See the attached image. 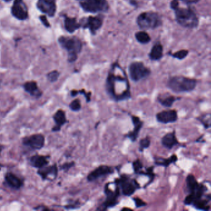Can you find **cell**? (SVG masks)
<instances>
[{
    "instance_id": "cell-1",
    "label": "cell",
    "mask_w": 211,
    "mask_h": 211,
    "mask_svg": "<svg viewBox=\"0 0 211 211\" xmlns=\"http://www.w3.org/2000/svg\"><path fill=\"white\" fill-rule=\"evenodd\" d=\"M105 89L110 97L116 102L126 100L131 97L126 74L118 62L112 65L108 72Z\"/></svg>"
},
{
    "instance_id": "cell-2",
    "label": "cell",
    "mask_w": 211,
    "mask_h": 211,
    "mask_svg": "<svg viewBox=\"0 0 211 211\" xmlns=\"http://www.w3.org/2000/svg\"><path fill=\"white\" fill-rule=\"evenodd\" d=\"M187 0H172L170 7L173 10L176 22L182 27L194 29L199 24V19Z\"/></svg>"
},
{
    "instance_id": "cell-3",
    "label": "cell",
    "mask_w": 211,
    "mask_h": 211,
    "mask_svg": "<svg viewBox=\"0 0 211 211\" xmlns=\"http://www.w3.org/2000/svg\"><path fill=\"white\" fill-rule=\"evenodd\" d=\"M207 188L202 183H199L198 186L193 190L188 192L184 204L186 206H191L197 210L207 211L210 210V194H206Z\"/></svg>"
},
{
    "instance_id": "cell-4",
    "label": "cell",
    "mask_w": 211,
    "mask_h": 211,
    "mask_svg": "<svg viewBox=\"0 0 211 211\" xmlns=\"http://www.w3.org/2000/svg\"><path fill=\"white\" fill-rule=\"evenodd\" d=\"M197 86L195 79L183 76H176L170 78L168 80L167 87L175 93L189 92L194 91Z\"/></svg>"
},
{
    "instance_id": "cell-5",
    "label": "cell",
    "mask_w": 211,
    "mask_h": 211,
    "mask_svg": "<svg viewBox=\"0 0 211 211\" xmlns=\"http://www.w3.org/2000/svg\"><path fill=\"white\" fill-rule=\"evenodd\" d=\"M58 41L61 46L68 53V61L70 63L74 62L83 47L81 41L77 37H61Z\"/></svg>"
},
{
    "instance_id": "cell-6",
    "label": "cell",
    "mask_w": 211,
    "mask_h": 211,
    "mask_svg": "<svg viewBox=\"0 0 211 211\" xmlns=\"http://www.w3.org/2000/svg\"><path fill=\"white\" fill-rule=\"evenodd\" d=\"M136 23L141 29H155L162 25V20L158 13L148 11L141 13L136 19Z\"/></svg>"
},
{
    "instance_id": "cell-7",
    "label": "cell",
    "mask_w": 211,
    "mask_h": 211,
    "mask_svg": "<svg viewBox=\"0 0 211 211\" xmlns=\"http://www.w3.org/2000/svg\"><path fill=\"white\" fill-rule=\"evenodd\" d=\"M115 184L118 186L121 194L125 196H131L141 188L139 184L135 179L126 175H122L115 180Z\"/></svg>"
},
{
    "instance_id": "cell-8",
    "label": "cell",
    "mask_w": 211,
    "mask_h": 211,
    "mask_svg": "<svg viewBox=\"0 0 211 211\" xmlns=\"http://www.w3.org/2000/svg\"><path fill=\"white\" fill-rule=\"evenodd\" d=\"M83 9L87 12H106L109 9L107 0H78Z\"/></svg>"
},
{
    "instance_id": "cell-9",
    "label": "cell",
    "mask_w": 211,
    "mask_h": 211,
    "mask_svg": "<svg viewBox=\"0 0 211 211\" xmlns=\"http://www.w3.org/2000/svg\"><path fill=\"white\" fill-rule=\"evenodd\" d=\"M128 71L129 77L134 82H138L149 77L151 71L144 64L140 61H135L129 66Z\"/></svg>"
},
{
    "instance_id": "cell-10",
    "label": "cell",
    "mask_w": 211,
    "mask_h": 211,
    "mask_svg": "<svg viewBox=\"0 0 211 211\" xmlns=\"http://www.w3.org/2000/svg\"><path fill=\"white\" fill-rule=\"evenodd\" d=\"M104 193L106 196L105 201L102 203L101 206L98 209L99 210H106L114 207L119 203V197L121 194L120 188L118 185H115V190H112L109 187V183L105 186Z\"/></svg>"
},
{
    "instance_id": "cell-11",
    "label": "cell",
    "mask_w": 211,
    "mask_h": 211,
    "mask_svg": "<svg viewBox=\"0 0 211 211\" xmlns=\"http://www.w3.org/2000/svg\"><path fill=\"white\" fill-rule=\"evenodd\" d=\"M22 144L33 150L42 149L45 144V137L42 134H36L27 136L22 139Z\"/></svg>"
},
{
    "instance_id": "cell-12",
    "label": "cell",
    "mask_w": 211,
    "mask_h": 211,
    "mask_svg": "<svg viewBox=\"0 0 211 211\" xmlns=\"http://www.w3.org/2000/svg\"><path fill=\"white\" fill-rule=\"evenodd\" d=\"M114 169L108 165H100L99 167L94 169V170L88 173L87 177V180L89 182H93L100 179L102 177H104L110 174L113 173Z\"/></svg>"
},
{
    "instance_id": "cell-13",
    "label": "cell",
    "mask_w": 211,
    "mask_h": 211,
    "mask_svg": "<svg viewBox=\"0 0 211 211\" xmlns=\"http://www.w3.org/2000/svg\"><path fill=\"white\" fill-rule=\"evenodd\" d=\"M103 24V19L99 16H89L83 20V24H80L84 28L90 30L92 35H95L96 32L101 28Z\"/></svg>"
},
{
    "instance_id": "cell-14",
    "label": "cell",
    "mask_w": 211,
    "mask_h": 211,
    "mask_svg": "<svg viewBox=\"0 0 211 211\" xmlns=\"http://www.w3.org/2000/svg\"><path fill=\"white\" fill-rule=\"evenodd\" d=\"M12 15L19 20H25L28 17V11L22 0H15L11 8Z\"/></svg>"
},
{
    "instance_id": "cell-15",
    "label": "cell",
    "mask_w": 211,
    "mask_h": 211,
    "mask_svg": "<svg viewBox=\"0 0 211 211\" xmlns=\"http://www.w3.org/2000/svg\"><path fill=\"white\" fill-rule=\"evenodd\" d=\"M156 120L162 124L173 123L178 120V112L175 110H167L156 114Z\"/></svg>"
},
{
    "instance_id": "cell-16",
    "label": "cell",
    "mask_w": 211,
    "mask_h": 211,
    "mask_svg": "<svg viewBox=\"0 0 211 211\" xmlns=\"http://www.w3.org/2000/svg\"><path fill=\"white\" fill-rule=\"evenodd\" d=\"M37 8L48 16L53 17L56 13L57 6L55 0H38Z\"/></svg>"
},
{
    "instance_id": "cell-17",
    "label": "cell",
    "mask_w": 211,
    "mask_h": 211,
    "mask_svg": "<svg viewBox=\"0 0 211 211\" xmlns=\"http://www.w3.org/2000/svg\"><path fill=\"white\" fill-rule=\"evenodd\" d=\"M131 119L134 125V128L132 131H130L125 135V137L130 139L133 142H134L138 138L141 129L144 125V122L141 121L138 117L134 115H131Z\"/></svg>"
},
{
    "instance_id": "cell-18",
    "label": "cell",
    "mask_w": 211,
    "mask_h": 211,
    "mask_svg": "<svg viewBox=\"0 0 211 211\" xmlns=\"http://www.w3.org/2000/svg\"><path fill=\"white\" fill-rule=\"evenodd\" d=\"M38 174L44 180H53L57 178L58 175V168L56 164L49 167H44L39 168Z\"/></svg>"
},
{
    "instance_id": "cell-19",
    "label": "cell",
    "mask_w": 211,
    "mask_h": 211,
    "mask_svg": "<svg viewBox=\"0 0 211 211\" xmlns=\"http://www.w3.org/2000/svg\"><path fill=\"white\" fill-rule=\"evenodd\" d=\"M161 142L163 146L168 149H172L175 146L179 144V141L176 137V133L175 131L168 133L163 136L161 139Z\"/></svg>"
},
{
    "instance_id": "cell-20",
    "label": "cell",
    "mask_w": 211,
    "mask_h": 211,
    "mask_svg": "<svg viewBox=\"0 0 211 211\" xmlns=\"http://www.w3.org/2000/svg\"><path fill=\"white\" fill-rule=\"evenodd\" d=\"M4 178L7 185L14 189H19L23 186V181L12 173H7Z\"/></svg>"
},
{
    "instance_id": "cell-21",
    "label": "cell",
    "mask_w": 211,
    "mask_h": 211,
    "mask_svg": "<svg viewBox=\"0 0 211 211\" xmlns=\"http://www.w3.org/2000/svg\"><path fill=\"white\" fill-rule=\"evenodd\" d=\"M53 120L56 124L52 129V131L54 132L60 131L61 127L67 122L65 112L62 110H59L55 113V114L53 115Z\"/></svg>"
},
{
    "instance_id": "cell-22",
    "label": "cell",
    "mask_w": 211,
    "mask_h": 211,
    "mask_svg": "<svg viewBox=\"0 0 211 211\" xmlns=\"http://www.w3.org/2000/svg\"><path fill=\"white\" fill-rule=\"evenodd\" d=\"M23 87L25 92L29 93L31 96L33 97L38 99L42 95V92L39 89L36 82H27V83L24 84Z\"/></svg>"
},
{
    "instance_id": "cell-23",
    "label": "cell",
    "mask_w": 211,
    "mask_h": 211,
    "mask_svg": "<svg viewBox=\"0 0 211 211\" xmlns=\"http://www.w3.org/2000/svg\"><path fill=\"white\" fill-rule=\"evenodd\" d=\"M181 99L180 97H176L169 94H164L160 95L158 96L157 100L159 103L163 107L170 108L172 107L175 102L178 100Z\"/></svg>"
},
{
    "instance_id": "cell-24",
    "label": "cell",
    "mask_w": 211,
    "mask_h": 211,
    "mask_svg": "<svg viewBox=\"0 0 211 211\" xmlns=\"http://www.w3.org/2000/svg\"><path fill=\"white\" fill-rule=\"evenodd\" d=\"M48 157L44 155H35L32 156L30 159V163L33 167L41 168L49 164Z\"/></svg>"
},
{
    "instance_id": "cell-25",
    "label": "cell",
    "mask_w": 211,
    "mask_h": 211,
    "mask_svg": "<svg viewBox=\"0 0 211 211\" xmlns=\"http://www.w3.org/2000/svg\"><path fill=\"white\" fill-rule=\"evenodd\" d=\"M163 46L159 43H157L152 46L149 54V57L152 61H159L163 57Z\"/></svg>"
},
{
    "instance_id": "cell-26",
    "label": "cell",
    "mask_w": 211,
    "mask_h": 211,
    "mask_svg": "<svg viewBox=\"0 0 211 211\" xmlns=\"http://www.w3.org/2000/svg\"><path fill=\"white\" fill-rule=\"evenodd\" d=\"M177 160H178V157H177V155L173 154L167 159L157 157L155 158V165L158 166L168 167L170 165L176 162Z\"/></svg>"
},
{
    "instance_id": "cell-27",
    "label": "cell",
    "mask_w": 211,
    "mask_h": 211,
    "mask_svg": "<svg viewBox=\"0 0 211 211\" xmlns=\"http://www.w3.org/2000/svg\"><path fill=\"white\" fill-rule=\"evenodd\" d=\"M65 27L68 32L73 33L79 28L80 24L78 23L75 18L66 17L65 19Z\"/></svg>"
},
{
    "instance_id": "cell-28",
    "label": "cell",
    "mask_w": 211,
    "mask_h": 211,
    "mask_svg": "<svg viewBox=\"0 0 211 211\" xmlns=\"http://www.w3.org/2000/svg\"><path fill=\"white\" fill-rule=\"evenodd\" d=\"M136 39L141 44H146L151 42V37L149 34L144 31H139L135 34Z\"/></svg>"
},
{
    "instance_id": "cell-29",
    "label": "cell",
    "mask_w": 211,
    "mask_h": 211,
    "mask_svg": "<svg viewBox=\"0 0 211 211\" xmlns=\"http://www.w3.org/2000/svg\"><path fill=\"white\" fill-rule=\"evenodd\" d=\"M197 120L201 121L206 129H209L210 127V115L209 113L202 115L201 117L197 118Z\"/></svg>"
},
{
    "instance_id": "cell-30",
    "label": "cell",
    "mask_w": 211,
    "mask_h": 211,
    "mask_svg": "<svg viewBox=\"0 0 211 211\" xmlns=\"http://www.w3.org/2000/svg\"><path fill=\"white\" fill-rule=\"evenodd\" d=\"M150 146H151V139L149 136H146L139 141V151L142 152L144 149L149 148Z\"/></svg>"
},
{
    "instance_id": "cell-31",
    "label": "cell",
    "mask_w": 211,
    "mask_h": 211,
    "mask_svg": "<svg viewBox=\"0 0 211 211\" xmlns=\"http://www.w3.org/2000/svg\"><path fill=\"white\" fill-rule=\"evenodd\" d=\"M132 165H133V168L134 173L137 175H141V172H142V168H143L142 162L139 159H136L133 162Z\"/></svg>"
},
{
    "instance_id": "cell-32",
    "label": "cell",
    "mask_w": 211,
    "mask_h": 211,
    "mask_svg": "<svg viewBox=\"0 0 211 211\" xmlns=\"http://www.w3.org/2000/svg\"><path fill=\"white\" fill-rule=\"evenodd\" d=\"M188 53V51L186 50H181L175 52V53H171L170 55L175 58L181 60L187 57Z\"/></svg>"
},
{
    "instance_id": "cell-33",
    "label": "cell",
    "mask_w": 211,
    "mask_h": 211,
    "mask_svg": "<svg viewBox=\"0 0 211 211\" xmlns=\"http://www.w3.org/2000/svg\"><path fill=\"white\" fill-rule=\"evenodd\" d=\"M71 95L73 97H75V96H76V95L78 94H83L84 95V97L86 98V102H87V103H88L91 100V92H86L84 89L83 90H80V91H72L71 92Z\"/></svg>"
},
{
    "instance_id": "cell-34",
    "label": "cell",
    "mask_w": 211,
    "mask_h": 211,
    "mask_svg": "<svg viewBox=\"0 0 211 211\" xmlns=\"http://www.w3.org/2000/svg\"><path fill=\"white\" fill-rule=\"evenodd\" d=\"M70 108L73 112H79L81 109V104L80 100L76 99L73 100L70 104Z\"/></svg>"
},
{
    "instance_id": "cell-35",
    "label": "cell",
    "mask_w": 211,
    "mask_h": 211,
    "mask_svg": "<svg viewBox=\"0 0 211 211\" xmlns=\"http://www.w3.org/2000/svg\"><path fill=\"white\" fill-rule=\"evenodd\" d=\"M59 76V73L57 71H53L49 73L47 75V78L51 83H54L56 82Z\"/></svg>"
},
{
    "instance_id": "cell-36",
    "label": "cell",
    "mask_w": 211,
    "mask_h": 211,
    "mask_svg": "<svg viewBox=\"0 0 211 211\" xmlns=\"http://www.w3.org/2000/svg\"><path fill=\"white\" fill-rule=\"evenodd\" d=\"M133 199L134 201V202L135 204V206L136 208L142 207H144L147 205V203L143 200H142L141 198H139V197H133Z\"/></svg>"
},
{
    "instance_id": "cell-37",
    "label": "cell",
    "mask_w": 211,
    "mask_h": 211,
    "mask_svg": "<svg viewBox=\"0 0 211 211\" xmlns=\"http://www.w3.org/2000/svg\"><path fill=\"white\" fill-rule=\"evenodd\" d=\"M74 165H75V163H74V162H70V163H65V164H63L62 166H61V169L65 170V171H67V170H69L71 168L74 167Z\"/></svg>"
},
{
    "instance_id": "cell-38",
    "label": "cell",
    "mask_w": 211,
    "mask_h": 211,
    "mask_svg": "<svg viewBox=\"0 0 211 211\" xmlns=\"http://www.w3.org/2000/svg\"><path fill=\"white\" fill-rule=\"evenodd\" d=\"M40 19H41V20H42V23L44 24L45 26H46V27H47L50 26V24H49V22H48V20H47V19H46V17L45 16H40Z\"/></svg>"
},
{
    "instance_id": "cell-39",
    "label": "cell",
    "mask_w": 211,
    "mask_h": 211,
    "mask_svg": "<svg viewBox=\"0 0 211 211\" xmlns=\"http://www.w3.org/2000/svg\"><path fill=\"white\" fill-rule=\"evenodd\" d=\"M187 1H188L190 3H196L197 2H198L199 0H187Z\"/></svg>"
},
{
    "instance_id": "cell-40",
    "label": "cell",
    "mask_w": 211,
    "mask_h": 211,
    "mask_svg": "<svg viewBox=\"0 0 211 211\" xmlns=\"http://www.w3.org/2000/svg\"><path fill=\"white\" fill-rule=\"evenodd\" d=\"M3 149H4V146H2L1 144H0V155H1V153Z\"/></svg>"
},
{
    "instance_id": "cell-41",
    "label": "cell",
    "mask_w": 211,
    "mask_h": 211,
    "mask_svg": "<svg viewBox=\"0 0 211 211\" xmlns=\"http://www.w3.org/2000/svg\"><path fill=\"white\" fill-rule=\"evenodd\" d=\"M4 1H6V2H9L10 1H11V0H3Z\"/></svg>"
}]
</instances>
